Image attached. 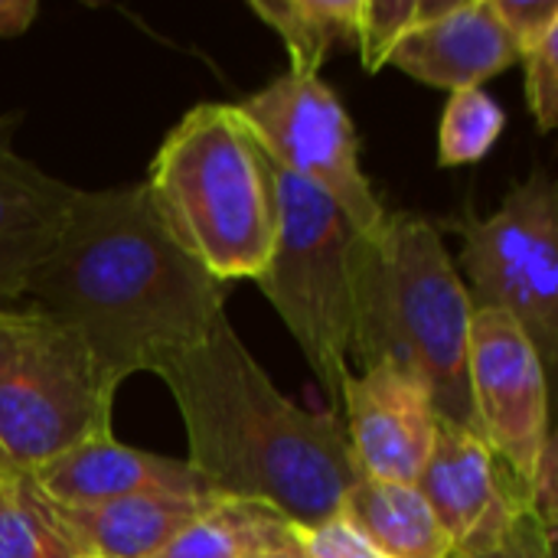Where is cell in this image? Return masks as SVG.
<instances>
[{
    "instance_id": "1",
    "label": "cell",
    "mask_w": 558,
    "mask_h": 558,
    "mask_svg": "<svg viewBox=\"0 0 558 558\" xmlns=\"http://www.w3.org/2000/svg\"><path fill=\"white\" fill-rule=\"evenodd\" d=\"M23 298L69 327L114 389L226 317V284L173 239L144 183L78 190Z\"/></svg>"
},
{
    "instance_id": "2",
    "label": "cell",
    "mask_w": 558,
    "mask_h": 558,
    "mask_svg": "<svg viewBox=\"0 0 558 558\" xmlns=\"http://www.w3.org/2000/svg\"><path fill=\"white\" fill-rule=\"evenodd\" d=\"M183 415L186 464L222 500L311 526L343 510L360 481L343 418L294 405L226 317L209 337L154 366Z\"/></svg>"
},
{
    "instance_id": "3",
    "label": "cell",
    "mask_w": 558,
    "mask_h": 558,
    "mask_svg": "<svg viewBox=\"0 0 558 558\" xmlns=\"http://www.w3.org/2000/svg\"><path fill=\"white\" fill-rule=\"evenodd\" d=\"M471 317L468 288L435 222L386 213L369 235H356L350 356L415 376L438 418L477 432L468 383Z\"/></svg>"
},
{
    "instance_id": "4",
    "label": "cell",
    "mask_w": 558,
    "mask_h": 558,
    "mask_svg": "<svg viewBox=\"0 0 558 558\" xmlns=\"http://www.w3.org/2000/svg\"><path fill=\"white\" fill-rule=\"evenodd\" d=\"M144 186L173 239L216 281H258L278 226L271 163L232 105L190 108L157 147Z\"/></svg>"
},
{
    "instance_id": "5",
    "label": "cell",
    "mask_w": 558,
    "mask_h": 558,
    "mask_svg": "<svg viewBox=\"0 0 558 558\" xmlns=\"http://www.w3.org/2000/svg\"><path fill=\"white\" fill-rule=\"evenodd\" d=\"M114 386L88 347L36 307L0 311V464L36 471L111 435Z\"/></svg>"
},
{
    "instance_id": "6",
    "label": "cell",
    "mask_w": 558,
    "mask_h": 558,
    "mask_svg": "<svg viewBox=\"0 0 558 558\" xmlns=\"http://www.w3.org/2000/svg\"><path fill=\"white\" fill-rule=\"evenodd\" d=\"M271 186L278 226L258 288L281 314L330 405L337 409L353 350L356 232L330 196L275 163Z\"/></svg>"
},
{
    "instance_id": "7",
    "label": "cell",
    "mask_w": 558,
    "mask_h": 558,
    "mask_svg": "<svg viewBox=\"0 0 558 558\" xmlns=\"http://www.w3.org/2000/svg\"><path fill=\"white\" fill-rule=\"evenodd\" d=\"M461 235V271L474 311L510 314L546 373L558 356V190L533 170L487 219L461 213L445 222Z\"/></svg>"
},
{
    "instance_id": "8",
    "label": "cell",
    "mask_w": 558,
    "mask_h": 558,
    "mask_svg": "<svg viewBox=\"0 0 558 558\" xmlns=\"http://www.w3.org/2000/svg\"><path fill=\"white\" fill-rule=\"evenodd\" d=\"M232 108L268 160L330 196L356 235H369L386 219L360 167L353 118L320 75L288 69Z\"/></svg>"
},
{
    "instance_id": "9",
    "label": "cell",
    "mask_w": 558,
    "mask_h": 558,
    "mask_svg": "<svg viewBox=\"0 0 558 558\" xmlns=\"http://www.w3.org/2000/svg\"><path fill=\"white\" fill-rule=\"evenodd\" d=\"M468 383L477 435L500 468L530 484L549 428L546 366L523 327L504 311H474Z\"/></svg>"
},
{
    "instance_id": "10",
    "label": "cell",
    "mask_w": 558,
    "mask_h": 558,
    "mask_svg": "<svg viewBox=\"0 0 558 558\" xmlns=\"http://www.w3.org/2000/svg\"><path fill=\"white\" fill-rule=\"evenodd\" d=\"M415 487L451 539V553L490 549L526 507V484L494 461L477 432L445 418Z\"/></svg>"
},
{
    "instance_id": "11",
    "label": "cell",
    "mask_w": 558,
    "mask_h": 558,
    "mask_svg": "<svg viewBox=\"0 0 558 558\" xmlns=\"http://www.w3.org/2000/svg\"><path fill=\"white\" fill-rule=\"evenodd\" d=\"M347 412L350 458L360 477L386 484H415L435 445L438 412L428 389L386 363L347 373L340 383Z\"/></svg>"
},
{
    "instance_id": "12",
    "label": "cell",
    "mask_w": 558,
    "mask_h": 558,
    "mask_svg": "<svg viewBox=\"0 0 558 558\" xmlns=\"http://www.w3.org/2000/svg\"><path fill=\"white\" fill-rule=\"evenodd\" d=\"M20 118V111L0 114V311L26 294L33 271L56 245L78 196L75 186L16 154L13 134Z\"/></svg>"
},
{
    "instance_id": "13",
    "label": "cell",
    "mask_w": 558,
    "mask_h": 558,
    "mask_svg": "<svg viewBox=\"0 0 558 558\" xmlns=\"http://www.w3.org/2000/svg\"><path fill=\"white\" fill-rule=\"evenodd\" d=\"M29 477L52 504L62 507H88L144 494L216 497L186 461L128 448L114 441V435L82 441L49 464L29 471Z\"/></svg>"
},
{
    "instance_id": "14",
    "label": "cell",
    "mask_w": 558,
    "mask_h": 558,
    "mask_svg": "<svg viewBox=\"0 0 558 558\" xmlns=\"http://www.w3.org/2000/svg\"><path fill=\"white\" fill-rule=\"evenodd\" d=\"M517 62L520 49L497 20L490 0H461L448 16L415 26L389 59V65L405 75L445 92L481 88Z\"/></svg>"
},
{
    "instance_id": "15",
    "label": "cell",
    "mask_w": 558,
    "mask_h": 558,
    "mask_svg": "<svg viewBox=\"0 0 558 558\" xmlns=\"http://www.w3.org/2000/svg\"><path fill=\"white\" fill-rule=\"evenodd\" d=\"M219 500L222 497L144 494L88 507H52L82 558H154Z\"/></svg>"
},
{
    "instance_id": "16",
    "label": "cell",
    "mask_w": 558,
    "mask_h": 558,
    "mask_svg": "<svg viewBox=\"0 0 558 558\" xmlns=\"http://www.w3.org/2000/svg\"><path fill=\"white\" fill-rule=\"evenodd\" d=\"M343 513L383 558H448L451 539L415 484H386L360 477Z\"/></svg>"
},
{
    "instance_id": "17",
    "label": "cell",
    "mask_w": 558,
    "mask_h": 558,
    "mask_svg": "<svg viewBox=\"0 0 558 558\" xmlns=\"http://www.w3.org/2000/svg\"><path fill=\"white\" fill-rule=\"evenodd\" d=\"M248 7L281 36L291 72L320 75L330 52L356 39L360 0H252Z\"/></svg>"
},
{
    "instance_id": "18",
    "label": "cell",
    "mask_w": 558,
    "mask_h": 558,
    "mask_svg": "<svg viewBox=\"0 0 558 558\" xmlns=\"http://www.w3.org/2000/svg\"><path fill=\"white\" fill-rule=\"evenodd\" d=\"M0 558H82L52 500L23 471H0Z\"/></svg>"
},
{
    "instance_id": "19",
    "label": "cell",
    "mask_w": 558,
    "mask_h": 558,
    "mask_svg": "<svg viewBox=\"0 0 558 558\" xmlns=\"http://www.w3.org/2000/svg\"><path fill=\"white\" fill-rule=\"evenodd\" d=\"M507 128L504 108L484 88L451 92L441 124H438V163L464 167L490 154Z\"/></svg>"
},
{
    "instance_id": "20",
    "label": "cell",
    "mask_w": 558,
    "mask_h": 558,
    "mask_svg": "<svg viewBox=\"0 0 558 558\" xmlns=\"http://www.w3.org/2000/svg\"><path fill=\"white\" fill-rule=\"evenodd\" d=\"M258 507L219 500L199 520L183 526L154 558H245Z\"/></svg>"
},
{
    "instance_id": "21",
    "label": "cell",
    "mask_w": 558,
    "mask_h": 558,
    "mask_svg": "<svg viewBox=\"0 0 558 558\" xmlns=\"http://www.w3.org/2000/svg\"><path fill=\"white\" fill-rule=\"evenodd\" d=\"M415 29V0H360L356 7V49L366 72L389 65L399 43Z\"/></svg>"
},
{
    "instance_id": "22",
    "label": "cell",
    "mask_w": 558,
    "mask_h": 558,
    "mask_svg": "<svg viewBox=\"0 0 558 558\" xmlns=\"http://www.w3.org/2000/svg\"><path fill=\"white\" fill-rule=\"evenodd\" d=\"M526 62V101L539 131L558 124V23L523 56Z\"/></svg>"
},
{
    "instance_id": "23",
    "label": "cell",
    "mask_w": 558,
    "mask_h": 558,
    "mask_svg": "<svg viewBox=\"0 0 558 558\" xmlns=\"http://www.w3.org/2000/svg\"><path fill=\"white\" fill-rule=\"evenodd\" d=\"M291 530L311 558H383L343 510L320 523L291 526Z\"/></svg>"
},
{
    "instance_id": "24",
    "label": "cell",
    "mask_w": 558,
    "mask_h": 558,
    "mask_svg": "<svg viewBox=\"0 0 558 558\" xmlns=\"http://www.w3.org/2000/svg\"><path fill=\"white\" fill-rule=\"evenodd\" d=\"M520 59L558 23V0H490Z\"/></svg>"
},
{
    "instance_id": "25",
    "label": "cell",
    "mask_w": 558,
    "mask_h": 558,
    "mask_svg": "<svg viewBox=\"0 0 558 558\" xmlns=\"http://www.w3.org/2000/svg\"><path fill=\"white\" fill-rule=\"evenodd\" d=\"M526 504L533 510V517L539 520L546 539L556 546L558 539V454H556V435L549 432L543 448H539V458H536V468H533V477L526 484Z\"/></svg>"
},
{
    "instance_id": "26",
    "label": "cell",
    "mask_w": 558,
    "mask_h": 558,
    "mask_svg": "<svg viewBox=\"0 0 558 558\" xmlns=\"http://www.w3.org/2000/svg\"><path fill=\"white\" fill-rule=\"evenodd\" d=\"M448 558H556V546L546 539L539 520L533 517L530 504L513 517L510 530L504 533L500 543L481 553H451Z\"/></svg>"
},
{
    "instance_id": "27",
    "label": "cell",
    "mask_w": 558,
    "mask_h": 558,
    "mask_svg": "<svg viewBox=\"0 0 558 558\" xmlns=\"http://www.w3.org/2000/svg\"><path fill=\"white\" fill-rule=\"evenodd\" d=\"M245 558H311L307 549L301 546V539L294 536L291 523L275 517L271 510L258 507L255 523H252V536H248V549Z\"/></svg>"
},
{
    "instance_id": "28",
    "label": "cell",
    "mask_w": 558,
    "mask_h": 558,
    "mask_svg": "<svg viewBox=\"0 0 558 558\" xmlns=\"http://www.w3.org/2000/svg\"><path fill=\"white\" fill-rule=\"evenodd\" d=\"M39 16L36 0H0V36H20Z\"/></svg>"
},
{
    "instance_id": "29",
    "label": "cell",
    "mask_w": 558,
    "mask_h": 558,
    "mask_svg": "<svg viewBox=\"0 0 558 558\" xmlns=\"http://www.w3.org/2000/svg\"><path fill=\"white\" fill-rule=\"evenodd\" d=\"M0 471H7V468H3V464H0Z\"/></svg>"
}]
</instances>
